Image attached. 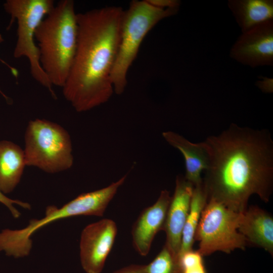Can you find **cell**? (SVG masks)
<instances>
[{
	"instance_id": "1",
	"label": "cell",
	"mask_w": 273,
	"mask_h": 273,
	"mask_svg": "<svg viewBox=\"0 0 273 273\" xmlns=\"http://www.w3.org/2000/svg\"><path fill=\"white\" fill-rule=\"evenodd\" d=\"M205 142L210 163L202 178L207 201L214 200L239 213L257 195L267 203L273 191V141L266 129L232 123Z\"/></svg>"
},
{
	"instance_id": "2",
	"label": "cell",
	"mask_w": 273,
	"mask_h": 273,
	"mask_svg": "<svg viewBox=\"0 0 273 273\" xmlns=\"http://www.w3.org/2000/svg\"><path fill=\"white\" fill-rule=\"evenodd\" d=\"M123 10L110 6L77 14L76 51L63 86L65 99L78 112L107 102L114 92L112 71L119 46Z\"/></svg>"
},
{
	"instance_id": "3",
	"label": "cell",
	"mask_w": 273,
	"mask_h": 273,
	"mask_svg": "<svg viewBox=\"0 0 273 273\" xmlns=\"http://www.w3.org/2000/svg\"><path fill=\"white\" fill-rule=\"evenodd\" d=\"M74 2L61 0L36 30L41 67L52 85L63 87L75 57L78 36Z\"/></svg>"
},
{
	"instance_id": "4",
	"label": "cell",
	"mask_w": 273,
	"mask_h": 273,
	"mask_svg": "<svg viewBox=\"0 0 273 273\" xmlns=\"http://www.w3.org/2000/svg\"><path fill=\"white\" fill-rule=\"evenodd\" d=\"M121 186V183L116 181L104 188L80 194L61 207L48 206L43 218L31 219L22 229L3 230L0 232V251L15 258L26 256L31 249L32 235L44 226L74 216H102Z\"/></svg>"
},
{
	"instance_id": "5",
	"label": "cell",
	"mask_w": 273,
	"mask_h": 273,
	"mask_svg": "<svg viewBox=\"0 0 273 273\" xmlns=\"http://www.w3.org/2000/svg\"><path fill=\"white\" fill-rule=\"evenodd\" d=\"M178 10L162 9L151 5L147 0H135L123 11L119 46L111 75L114 93L121 95L124 92L128 70L148 33L159 21L176 14Z\"/></svg>"
},
{
	"instance_id": "6",
	"label": "cell",
	"mask_w": 273,
	"mask_h": 273,
	"mask_svg": "<svg viewBox=\"0 0 273 273\" xmlns=\"http://www.w3.org/2000/svg\"><path fill=\"white\" fill-rule=\"evenodd\" d=\"M26 166L50 173L69 169L73 163L70 136L60 125L46 119L29 122L24 150Z\"/></svg>"
},
{
	"instance_id": "7",
	"label": "cell",
	"mask_w": 273,
	"mask_h": 273,
	"mask_svg": "<svg viewBox=\"0 0 273 273\" xmlns=\"http://www.w3.org/2000/svg\"><path fill=\"white\" fill-rule=\"evenodd\" d=\"M54 6L53 0H7L4 4L5 11L11 16L9 27L14 22L17 25L14 57L27 59L33 78L56 98L53 85L41 67L35 42L36 29Z\"/></svg>"
},
{
	"instance_id": "8",
	"label": "cell",
	"mask_w": 273,
	"mask_h": 273,
	"mask_svg": "<svg viewBox=\"0 0 273 273\" xmlns=\"http://www.w3.org/2000/svg\"><path fill=\"white\" fill-rule=\"evenodd\" d=\"M242 213L208 200L195 233V240L199 242L198 251L204 256L216 251L229 254L235 249L245 250L246 241L238 230Z\"/></svg>"
},
{
	"instance_id": "9",
	"label": "cell",
	"mask_w": 273,
	"mask_h": 273,
	"mask_svg": "<svg viewBox=\"0 0 273 273\" xmlns=\"http://www.w3.org/2000/svg\"><path fill=\"white\" fill-rule=\"evenodd\" d=\"M117 233L116 223L102 219L83 230L80 240V259L86 273H101L114 243Z\"/></svg>"
},
{
	"instance_id": "10",
	"label": "cell",
	"mask_w": 273,
	"mask_h": 273,
	"mask_svg": "<svg viewBox=\"0 0 273 273\" xmlns=\"http://www.w3.org/2000/svg\"><path fill=\"white\" fill-rule=\"evenodd\" d=\"M230 57L251 67L273 65V20L242 33L230 50Z\"/></svg>"
},
{
	"instance_id": "11",
	"label": "cell",
	"mask_w": 273,
	"mask_h": 273,
	"mask_svg": "<svg viewBox=\"0 0 273 273\" xmlns=\"http://www.w3.org/2000/svg\"><path fill=\"white\" fill-rule=\"evenodd\" d=\"M171 198L167 190H162L156 202L144 209L133 224L132 245L140 255L149 253L155 235L163 230Z\"/></svg>"
},
{
	"instance_id": "12",
	"label": "cell",
	"mask_w": 273,
	"mask_h": 273,
	"mask_svg": "<svg viewBox=\"0 0 273 273\" xmlns=\"http://www.w3.org/2000/svg\"><path fill=\"white\" fill-rule=\"evenodd\" d=\"M194 186L184 176L178 175L174 192L167 209L163 230L168 247L178 255L181 236L189 213Z\"/></svg>"
},
{
	"instance_id": "13",
	"label": "cell",
	"mask_w": 273,
	"mask_h": 273,
	"mask_svg": "<svg viewBox=\"0 0 273 273\" xmlns=\"http://www.w3.org/2000/svg\"><path fill=\"white\" fill-rule=\"evenodd\" d=\"M164 140L178 150L185 159V179L194 187L202 182L201 173L208 168L210 163V151L204 141L194 143L179 134L171 131L162 133Z\"/></svg>"
},
{
	"instance_id": "14",
	"label": "cell",
	"mask_w": 273,
	"mask_h": 273,
	"mask_svg": "<svg viewBox=\"0 0 273 273\" xmlns=\"http://www.w3.org/2000/svg\"><path fill=\"white\" fill-rule=\"evenodd\" d=\"M238 232L247 244L263 248L273 254V217L256 205L248 207L242 213Z\"/></svg>"
},
{
	"instance_id": "15",
	"label": "cell",
	"mask_w": 273,
	"mask_h": 273,
	"mask_svg": "<svg viewBox=\"0 0 273 273\" xmlns=\"http://www.w3.org/2000/svg\"><path fill=\"white\" fill-rule=\"evenodd\" d=\"M26 166L24 150L8 141H0V191L12 192L19 184Z\"/></svg>"
},
{
	"instance_id": "16",
	"label": "cell",
	"mask_w": 273,
	"mask_h": 273,
	"mask_svg": "<svg viewBox=\"0 0 273 273\" xmlns=\"http://www.w3.org/2000/svg\"><path fill=\"white\" fill-rule=\"evenodd\" d=\"M228 5L242 33L273 20L272 0H229Z\"/></svg>"
},
{
	"instance_id": "17",
	"label": "cell",
	"mask_w": 273,
	"mask_h": 273,
	"mask_svg": "<svg viewBox=\"0 0 273 273\" xmlns=\"http://www.w3.org/2000/svg\"><path fill=\"white\" fill-rule=\"evenodd\" d=\"M207 202V195L202 182L194 187L189 213L184 225L178 254L193 249L196 231L202 211Z\"/></svg>"
},
{
	"instance_id": "18",
	"label": "cell",
	"mask_w": 273,
	"mask_h": 273,
	"mask_svg": "<svg viewBox=\"0 0 273 273\" xmlns=\"http://www.w3.org/2000/svg\"><path fill=\"white\" fill-rule=\"evenodd\" d=\"M144 265L147 273H182L178 255L165 243L156 257Z\"/></svg>"
},
{
	"instance_id": "19",
	"label": "cell",
	"mask_w": 273,
	"mask_h": 273,
	"mask_svg": "<svg viewBox=\"0 0 273 273\" xmlns=\"http://www.w3.org/2000/svg\"><path fill=\"white\" fill-rule=\"evenodd\" d=\"M178 256L182 273H207L203 256L198 250L192 249Z\"/></svg>"
},
{
	"instance_id": "20",
	"label": "cell",
	"mask_w": 273,
	"mask_h": 273,
	"mask_svg": "<svg viewBox=\"0 0 273 273\" xmlns=\"http://www.w3.org/2000/svg\"><path fill=\"white\" fill-rule=\"evenodd\" d=\"M0 203L4 204L8 208L12 216L15 218H19L21 215V213L15 207L14 204L18 205L25 209H30L31 208V205L29 203L18 200H14L9 198L1 191Z\"/></svg>"
},
{
	"instance_id": "21",
	"label": "cell",
	"mask_w": 273,
	"mask_h": 273,
	"mask_svg": "<svg viewBox=\"0 0 273 273\" xmlns=\"http://www.w3.org/2000/svg\"><path fill=\"white\" fill-rule=\"evenodd\" d=\"M151 5L162 9H178L180 1L178 0H147Z\"/></svg>"
},
{
	"instance_id": "22",
	"label": "cell",
	"mask_w": 273,
	"mask_h": 273,
	"mask_svg": "<svg viewBox=\"0 0 273 273\" xmlns=\"http://www.w3.org/2000/svg\"><path fill=\"white\" fill-rule=\"evenodd\" d=\"M260 80L256 82V86L260 89L261 92L266 94L273 93V79L267 77L261 76Z\"/></svg>"
},
{
	"instance_id": "23",
	"label": "cell",
	"mask_w": 273,
	"mask_h": 273,
	"mask_svg": "<svg viewBox=\"0 0 273 273\" xmlns=\"http://www.w3.org/2000/svg\"><path fill=\"white\" fill-rule=\"evenodd\" d=\"M113 273H147L144 265L131 264L114 271Z\"/></svg>"
},
{
	"instance_id": "24",
	"label": "cell",
	"mask_w": 273,
	"mask_h": 273,
	"mask_svg": "<svg viewBox=\"0 0 273 273\" xmlns=\"http://www.w3.org/2000/svg\"><path fill=\"white\" fill-rule=\"evenodd\" d=\"M4 41V39H3V37L2 35V34L0 33V43L2 42L3 41ZM0 93H1L4 97H5V98H6V97L4 95V94L0 90Z\"/></svg>"
}]
</instances>
